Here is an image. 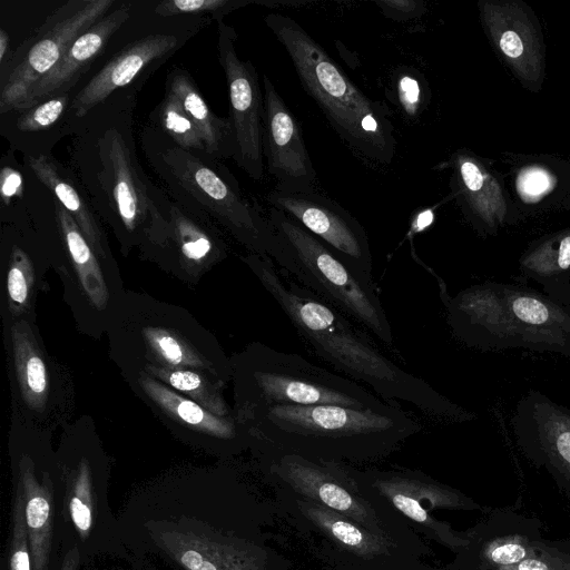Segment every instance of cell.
Returning a JSON list of instances; mask_svg holds the SVG:
<instances>
[{
    "label": "cell",
    "instance_id": "obj_1",
    "mask_svg": "<svg viewBox=\"0 0 570 570\" xmlns=\"http://www.w3.org/2000/svg\"><path fill=\"white\" fill-rule=\"evenodd\" d=\"M134 98L121 89L70 124L68 168L99 218L111 228L124 255L134 247L142 253L163 236L171 204L138 161Z\"/></svg>",
    "mask_w": 570,
    "mask_h": 570
},
{
    "label": "cell",
    "instance_id": "obj_2",
    "mask_svg": "<svg viewBox=\"0 0 570 570\" xmlns=\"http://www.w3.org/2000/svg\"><path fill=\"white\" fill-rule=\"evenodd\" d=\"M314 353L392 405L405 402L439 422L460 423L474 414L386 357L350 318L281 271L268 257H242Z\"/></svg>",
    "mask_w": 570,
    "mask_h": 570
},
{
    "label": "cell",
    "instance_id": "obj_3",
    "mask_svg": "<svg viewBox=\"0 0 570 570\" xmlns=\"http://www.w3.org/2000/svg\"><path fill=\"white\" fill-rule=\"evenodd\" d=\"M236 416L246 429L254 453H293L355 466L387 458L422 430L400 405L385 411L341 405L279 406Z\"/></svg>",
    "mask_w": 570,
    "mask_h": 570
},
{
    "label": "cell",
    "instance_id": "obj_4",
    "mask_svg": "<svg viewBox=\"0 0 570 570\" xmlns=\"http://www.w3.org/2000/svg\"><path fill=\"white\" fill-rule=\"evenodd\" d=\"M141 142L171 199L220 225L249 253L268 257L283 269L285 253L272 223L244 196L225 165L177 146L154 124L146 127Z\"/></svg>",
    "mask_w": 570,
    "mask_h": 570
},
{
    "label": "cell",
    "instance_id": "obj_5",
    "mask_svg": "<svg viewBox=\"0 0 570 570\" xmlns=\"http://www.w3.org/2000/svg\"><path fill=\"white\" fill-rule=\"evenodd\" d=\"M106 334L110 355L124 374L151 367L191 370L222 389L233 379L232 358L180 306L127 291Z\"/></svg>",
    "mask_w": 570,
    "mask_h": 570
},
{
    "label": "cell",
    "instance_id": "obj_6",
    "mask_svg": "<svg viewBox=\"0 0 570 570\" xmlns=\"http://www.w3.org/2000/svg\"><path fill=\"white\" fill-rule=\"evenodd\" d=\"M453 335L481 351L525 348L570 357V307L535 289L484 282L442 294Z\"/></svg>",
    "mask_w": 570,
    "mask_h": 570
},
{
    "label": "cell",
    "instance_id": "obj_7",
    "mask_svg": "<svg viewBox=\"0 0 570 570\" xmlns=\"http://www.w3.org/2000/svg\"><path fill=\"white\" fill-rule=\"evenodd\" d=\"M264 21L289 56L299 82L341 139L360 157L389 165L396 151L387 107L367 97L293 18L268 13Z\"/></svg>",
    "mask_w": 570,
    "mask_h": 570
},
{
    "label": "cell",
    "instance_id": "obj_8",
    "mask_svg": "<svg viewBox=\"0 0 570 570\" xmlns=\"http://www.w3.org/2000/svg\"><path fill=\"white\" fill-rule=\"evenodd\" d=\"M232 364L236 414L279 406L341 405L373 411L393 406L348 377L263 343H252Z\"/></svg>",
    "mask_w": 570,
    "mask_h": 570
},
{
    "label": "cell",
    "instance_id": "obj_9",
    "mask_svg": "<svg viewBox=\"0 0 570 570\" xmlns=\"http://www.w3.org/2000/svg\"><path fill=\"white\" fill-rule=\"evenodd\" d=\"M285 253L284 273L340 311L385 345L393 344L387 315L372 274L347 265L285 213L267 214Z\"/></svg>",
    "mask_w": 570,
    "mask_h": 570
},
{
    "label": "cell",
    "instance_id": "obj_10",
    "mask_svg": "<svg viewBox=\"0 0 570 570\" xmlns=\"http://www.w3.org/2000/svg\"><path fill=\"white\" fill-rule=\"evenodd\" d=\"M254 454L265 476L277 489L315 501L374 533L429 548L403 518L363 493L348 464L293 453Z\"/></svg>",
    "mask_w": 570,
    "mask_h": 570
},
{
    "label": "cell",
    "instance_id": "obj_11",
    "mask_svg": "<svg viewBox=\"0 0 570 570\" xmlns=\"http://www.w3.org/2000/svg\"><path fill=\"white\" fill-rule=\"evenodd\" d=\"M278 491L296 525L318 538L315 556L334 570H444L423 560L430 548L374 533L315 501Z\"/></svg>",
    "mask_w": 570,
    "mask_h": 570
},
{
    "label": "cell",
    "instance_id": "obj_12",
    "mask_svg": "<svg viewBox=\"0 0 570 570\" xmlns=\"http://www.w3.org/2000/svg\"><path fill=\"white\" fill-rule=\"evenodd\" d=\"M56 484L61 491L60 522L71 529L82 554L94 552L111 527L107 500L109 464L97 434L80 421L66 428L53 456Z\"/></svg>",
    "mask_w": 570,
    "mask_h": 570
},
{
    "label": "cell",
    "instance_id": "obj_13",
    "mask_svg": "<svg viewBox=\"0 0 570 570\" xmlns=\"http://www.w3.org/2000/svg\"><path fill=\"white\" fill-rule=\"evenodd\" d=\"M348 468L366 497L394 511L420 537L453 553L464 546V532L453 530L433 511L480 509L472 499L420 470L400 465L360 468L348 464Z\"/></svg>",
    "mask_w": 570,
    "mask_h": 570
},
{
    "label": "cell",
    "instance_id": "obj_14",
    "mask_svg": "<svg viewBox=\"0 0 570 570\" xmlns=\"http://www.w3.org/2000/svg\"><path fill=\"white\" fill-rule=\"evenodd\" d=\"M61 255L51 264L63 287V299L77 325L88 335L99 337L126 294L118 267L105 264L82 235L73 218L55 205Z\"/></svg>",
    "mask_w": 570,
    "mask_h": 570
},
{
    "label": "cell",
    "instance_id": "obj_15",
    "mask_svg": "<svg viewBox=\"0 0 570 570\" xmlns=\"http://www.w3.org/2000/svg\"><path fill=\"white\" fill-rule=\"evenodd\" d=\"M3 333L12 415L51 432L72 407V384L47 353L36 322L16 321Z\"/></svg>",
    "mask_w": 570,
    "mask_h": 570
},
{
    "label": "cell",
    "instance_id": "obj_16",
    "mask_svg": "<svg viewBox=\"0 0 570 570\" xmlns=\"http://www.w3.org/2000/svg\"><path fill=\"white\" fill-rule=\"evenodd\" d=\"M115 0H70L50 13L8 62L1 76L0 112L17 111L35 85L62 59L72 42L107 13Z\"/></svg>",
    "mask_w": 570,
    "mask_h": 570
},
{
    "label": "cell",
    "instance_id": "obj_17",
    "mask_svg": "<svg viewBox=\"0 0 570 570\" xmlns=\"http://www.w3.org/2000/svg\"><path fill=\"white\" fill-rule=\"evenodd\" d=\"M154 541L185 570H283L262 541L181 518L153 528Z\"/></svg>",
    "mask_w": 570,
    "mask_h": 570
},
{
    "label": "cell",
    "instance_id": "obj_18",
    "mask_svg": "<svg viewBox=\"0 0 570 570\" xmlns=\"http://www.w3.org/2000/svg\"><path fill=\"white\" fill-rule=\"evenodd\" d=\"M217 52L229 95V119L235 135L236 164L254 180L264 176V94L255 66L236 51L235 29L217 22Z\"/></svg>",
    "mask_w": 570,
    "mask_h": 570
},
{
    "label": "cell",
    "instance_id": "obj_19",
    "mask_svg": "<svg viewBox=\"0 0 570 570\" xmlns=\"http://www.w3.org/2000/svg\"><path fill=\"white\" fill-rule=\"evenodd\" d=\"M482 28L519 82L538 92L546 78V43L533 10L522 0H480Z\"/></svg>",
    "mask_w": 570,
    "mask_h": 570
},
{
    "label": "cell",
    "instance_id": "obj_20",
    "mask_svg": "<svg viewBox=\"0 0 570 570\" xmlns=\"http://www.w3.org/2000/svg\"><path fill=\"white\" fill-rule=\"evenodd\" d=\"M267 203L293 218L324 243L347 265L372 274V252L363 225L335 200L312 193H285L273 189Z\"/></svg>",
    "mask_w": 570,
    "mask_h": 570
},
{
    "label": "cell",
    "instance_id": "obj_21",
    "mask_svg": "<svg viewBox=\"0 0 570 570\" xmlns=\"http://www.w3.org/2000/svg\"><path fill=\"white\" fill-rule=\"evenodd\" d=\"M141 254L179 279L197 283L227 257L228 247L213 222L171 199L165 233Z\"/></svg>",
    "mask_w": 570,
    "mask_h": 570
},
{
    "label": "cell",
    "instance_id": "obj_22",
    "mask_svg": "<svg viewBox=\"0 0 570 570\" xmlns=\"http://www.w3.org/2000/svg\"><path fill=\"white\" fill-rule=\"evenodd\" d=\"M512 428L523 454L570 495V410L530 390L517 403Z\"/></svg>",
    "mask_w": 570,
    "mask_h": 570
},
{
    "label": "cell",
    "instance_id": "obj_23",
    "mask_svg": "<svg viewBox=\"0 0 570 570\" xmlns=\"http://www.w3.org/2000/svg\"><path fill=\"white\" fill-rule=\"evenodd\" d=\"M541 522L510 510H497L464 531L465 543L444 570H495L535 554Z\"/></svg>",
    "mask_w": 570,
    "mask_h": 570
},
{
    "label": "cell",
    "instance_id": "obj_24",
    "mask_svg": "<svg viewBox=\"0 0 570 570\" xmlns=\"http://www.w3.org/2000/svg\"><path fill=\"white\" fill-rule=\"evenodd\" d=\"M263 153L274 189L285 193L315 191L316 171L305 145L302 127L272 80L263 76Z\"/></svg>",
    "mask_w": 570,
    "mask_h": 570
},
{
    "label": "cell",
    "instance_id": "obj_25",
    "mask_svg": "<svg viewBox=\"0 0 570 570\" xmlns=\"http://www.w3.org/2000/svg\"><path fill=\"white\" fill-rule=\"evenodd\" d=\"M124 376L131 389L178 432L196 435L197 441L214 442L227 453L249 448L246 429L236 414L217 416L145 372L126 373Z\"/></svg>",
    "mask_w": 570,
    "mask_h": 570
},
{
    "label": "cell",
    "instance_id": "obj_26",
    "mask_svg": "<svg viewBox=\"0 0 570 570\" xmlns=\"http://www.w3.org/2000/svg\"><path fill=\"white\" fill-rule=\"evenodd\" d=\"M191 35L188 30L158 31L122 48L71 98L69 110L73 119L85 117L142 71L168 59Z\"/></svg>",
    "mask_w": 570,
    "mask_h": 570
},
{
    "label": "cell",
    "instance_id": "obj_27",
    "mask_svg": "<svg viewBox=\"0 0 570 570\" xmlns=\"http://www.w3.org/2000/svg\"><path fill=\"white\" fill-rule=\"evenodd\" d=\"M126 4L112 9L68 48L59 63L30 90L17 111H24L49 98L70 92L81 75L101 53L109 39L129 19Z\"/></svg>",
    "mask_w": 570,
    "mask_h": 570
},
{
    "label": "cell",
    "instance_id": "obj_28",
    "mask_svg": "<svg viewBox=\"0 0 570 570\" xmlns=\"http://www.w3.org/2000/svg\"><path fill=\"white\" fill-rule=\"evenodd\" d=\"M26 161L37 179L57 198L80 228L99 258L117 267L99 216L68 167L47 155H29Z\"/></svg>",
    "mask_w": 570,
    "mask_h": 570
},
{
    "label": "cell",
    "instance_id": "obj_29",
    "mask_svg": "<svg viewBox=\"0 0 570 570\" xmlns=\"http://www.w3.org/2000/svg\"><path fill=\"white\" fill-rule=\"evenodd\" d=\"M452 190L468 214L489 232H494L507 218V200L497 178L484 164L466 150L451 158Z\"/></svg>",
    "mask_w": 570,
    "mask_h": 570
},
{
    "label": "cell",
    "instance_id": "obj_30",
    "mask_svg": "<svg viewBox=\"0 0 570 570\" xmlns=\"http://www.w3.org/2000/svg\"><path fill=\"white\" fill-rule=\"evenodd\" d=\"M48 257L31 255L19 243H12L1 266L0 312L3 330L19 320L36 322V298L40 289Z\"/></svg>",
    "mask_w": 570,
    "mask_h": 570
},
{
    "label": "cell",
    "instance_id": "obj_31",
    "mask_svg": "<svg viewBox=\"0 0 570 570\" xmlns=\"http://www.w3.org/2000/svg\"><path fill=\"white\" fill-rule=\"evenodd\" d=\"M520 268L543 294L570 307V228L534 240L522 254Z\"/></svg>",
    "mask_w": 570,
    "mask_h": 570
},
{
    "label": "cell",
    "instance_id": "obj_32",
    "mask_svg": "<svg viewBox=\"0 0 570 570\" xmlns=\"http://www.w3.org/2000/svg\"><path fill=\"white\" fill-rule=\"evenodd\" d=\"M168 88L197 127L206 155L220 160L234 158L235 135L229 117H219L210 110L189 72L173 68L166 79Z\"/></svg>",
    "mask_w": 570,
    "mask_h": 570
},
{
    "label": "cell",
    "instance_id": "obj_33",
    "mask_svg": "<svg viewBox=\"0 0 570 570\" xmlns=\"http://www.w3.org/2000/svg\"><path fill=\"white\" fill-rule=\"evenodd\" d=\"M140 372L149 374L217 416L228 417L235 415L230 413L225 402L222 393L223 389L198 372L153 367Z\"/></svg>",
    "mask_w": 570,
    "mask_h": 570
},
{
    "label": "cell",
    "instance_id": "obj_34",
    "mask_svg": "<svg viewBox=\"0 0 570 570\" xmlns=\"http://www.w3.org/2000/svg\"><path fill=\"white\" fill-rule=\"evenodd\" d=\"M150 118L153 124L177 146L206 155V148L197 127L184 110L177 97L168 88H166L164 99Z\"/></svg>",
    "mask_w": 570,
    "mask_h": 570
},
{
    "label": "cell",
    "instance_id": "obj_35",
    "mask_svg": "<svg viewBox=\"0 0 570 570\" xmlns=\"http://www.w3.org/2000/svg\"><path fill=\"white\" fill-rule=\"evenodd\" d=\"M391 91V99L404 117L412 120L423 112L430 101V89L423 76L409 67L394 72Z\"/></svg>",
    "mask_w": 570,
    "mask_h": 570
},
{
    "label": "cell",
    "instance_id": "obj_36",
    "mask_svg": "<svg viewBox=\"0 0 570 570\" xmlns=\"http://www.w3.org/2000/svg\"><path fill=\"white\" fill-rule=\"evenodd\" d=\"M8 569L32 570L26 523L24 497L20 484L14 479L11 508V534L8 546Z\"/></svg>",
    "mask_w": 570,
    "mask_h": 570
},
{
    "label": "cell",
    "instance_id": "obj_37",
    "mask_svg": "<svg viewBox=\"0 0 570 570\" xmlns=\"http://www.w3.org/2000/svg\"><path fill=\"white\" fill-rule=\"evenodd\" d=\"M253 0H165L154 8V12L164 18L176 16L209 14L216 22L224 19L229 12L247 4Z\"/></svg>",
    "mask_w": 570,
    "mask_h": 570
},
{
    "label": "cell",
    "instance_id": "obj_38",
    "mask_svg": "<svg viewBox=\"0 0 570 570\" xmlns=\"http://www.w3.org/2000/svg\"><path fill=\"white\" fill-rule=\"evenodd\" d=\"M69 94L49 98L22 111L16 121L17 129L22 132H39L56 125L70 107Z\"/></svg>",
    "mask_w": 570,
    "mask_h": 570
},
{
    "label": "cell",
    "instance_id": "obj_39",
    "mask_svg": "<svg viewBox=\"0 0 570 570\" xmlns=\"http://www.w3.org/2000/svg\"><path fill=\"white\" fill-rule=\"evenodd\" d=\"M495 570H570V541L543 539L534 556Z\"/></svg>",
    "mask_w": 570,
    "mask_h": 570
},
{
    "label": "cell",
    "instance_id": "obj_40",
    "mask_svg": "<svg viewBox=\"0 0 570 570\" xmlns=\"http://www.w3.org/2000/svg\"><path fill=\"white\" fill-rule=\"evenodd\" d=\"M382 13L396 21H409L421 17L426 8L422 1L412 0H381L374 2Z\"/></svg>",
    "mask_w": 570,
    "mask_h": 570
},
{
    "label": "cell",
    "instance_id": "obj_41",
    "mask_svg": "<svg viewBox=\"0 0 570 570\" xmlns=\"http://www.w3.org/2000/svg\"><path fill=\"white\" fill-rule=\"evenodd\" d=\"M0 193L2 202L9 205L13 197L22 193V177L20 173L11 167H3L0 175Z\"/></svg>",
    "mask_w": 570,
    "mask_h": 570
},
{
    "label": "cell",
    "instance_id": "obj_42",
    "mask_svg": "<svg viewBox=\"0 0 570 570\" xmlns=\"http://www.w3.org/2000/svg\"><path fill=\"white\" fill-rule=\"evenodd\" d=\"M81 560L80 550L73 544L66 552L59 570H78Z\"/></svg>",
    "mask_w": 570,
    "mask_h": 570
},
{
    "label": "cell",
    "instance_id": "obj_43",
    "mask_svg": "<svg viewBox=\"0 0 570 570\" xmlns=\"http://www.w3.org/2000/svg\"><path fill=\"white\" fill-rule=\"evenodd\" d=\"M9 49H10V39L8 33L1 29L0 30V63L3 69L4 65L9 62Z\"/></svg>",
    "mask_w": 570,
    "mask_h": 570
}]
</instances>
